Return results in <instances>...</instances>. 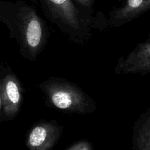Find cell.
<instances>
[{
	"mask_svg": "<svg viewBox=\"0 0 150 150\" xmlns=\"http://www.w3.org/2000/svg\"><path fill=\"white\" fill-rule=\"evenodd\" d=\"M40 89L47 103L60 111L86 114L96 108L95 103L87 94L64 79L51 78L41 83Z\"/></svg>",
	"mask_w": 150,
	"mask_h": 150,
	"instance_id": "1",
	"label": "cell"
},
{
	"mask_svg": "<svg viewBox=\"0 0 150 150\" xmlns=\"http://www.w3.org/2000/svg\"><path fill=\"white\" fill-rule=\"evenodd\" d=\"M16 24L18 26L13 34L20 43L21 51L28 57H35L45 42L44 23L35 10L26 7L19 12Z\"/></svg>",
	"mask_w": 150,
	"mask_h": 150,
	"instance_id": "2",
	"label": "cell"
},
{
	"mask_svg": "<svg viewBox=\"0 0 150 150\" xmlns=\"http://www.w3.org/2000/svg\"><path fill=\"white\" fill-rule=\"evenodd\" d=\"M53 20L68 34L78 35L84 31V20L71 0H45Z\"/></svg>",
	"mask_w": 150,
	"mask_h": 150,
	"instance_id": "3",
	"label": "cell"
},
{
	"mask_svg": "<svg viewBox=\"0 0 150 150\" xmlns=\"http://www.w3.org/2000/svg\"><path fill=\"white\" fill-rule=\"evenodd\" d=\"M63 127L55 121H40L26 134L27 150H51L62 136Z\"/></svg>",
	"mask_w": 150,
	"mask_h": 150,
	"instance_id": "4",
	"label": "cell"
},
{
	"mask_svg": "<svg viewBox=\"0 0 150 150\" xmlns=\"http://www.w3.org/2000/svg\"><path fill=\"white\" fill-rule=\"evenodd\" d=\"M150 72V41L139 44L125 58H120L115 68L117 74H148Z\"/></svg>",
	"mask_w": 150,
	"mask_h": 150,
	"instance_id": "5",
	"label": "cell"
},
{
	"mask_svg": "<svg viewBox=\"0 0 150 150\" xmlns=\"http://www.w3.org/2000/svg\"><path fill=\"white\" fill-rule=\"evenodd\" d=\"M1 96L3 114L9 119L15 118L22 100L21 87L15 75L9 74L1 80Z\"/></svg>",
	"mask_w": 150,
	"mask_h": 150,
	"instance_id": "6",
	"label": "cell"
},
{
	"mask_svg": "<svg viewBox=\"0 0 150 150\" xmlns=\"http://www.w3.org/2000/svg\"><path fill=\"white\" fill-rule=\"evenodd\" d=\"M150 7V0H125L122 5L110 13L108 24L119 27L129 23L147 11Z\"/></svg>",
	"mask_w": 150,
	"mask_h": 150,
	"instance_id": "7",
	"label": "cell"
},
{
	"mask_svg": "<svg viewBox=\"0 0 150 150\" xmlns=\"http://www.w3.org/2000/svg\"><path fill=\"white\" fill-rule=\"evenodd\" d=\"M132 150H150V111L142 114L134 126Z\"/></svg>",
	"mask_w": 150,
	"mask_h": 150,
	"instance_id": "8",
	"label": "cell"
},
{
	"mask_svg": "<svg viewBox=\"0 0 150 150\" xmlns=\"http://www.w3.org/2000/svg\"><path fill=\"white\" fill-rule=\"evenodd\" d=\"M65 150H94V146L89 141L81 140L73 144Z\"/></svg>",
	"mask_w": 150,
	"mask_h": 150,
	"instance_id": "9",
	"label": "cell"
},
{
	"mask_svg": "<svg viewBox=\"0 0 150 150\" xmlns=\"http://www.w3.org/2000/svg\"><path fill=\"white\" fill-rule=\"evenodd\" d=\"M76 1L86 7H90L94 2V0H76Z\"/></svg>",
	"mask_w": 150,
	"mask_h": 150,
	"instance_id": "10",
	"label": "cell"
},
{
	"mask_svg": "<svg viewBox=\"0 0 150 150\" xmlns=\"http://www.w3.org/2000/svg\"><path fill=\"white\" fill-rule=\"evenodd\" d=\"M1 80H0V111L1 110Z\"/></svg>",
	"mask_w": 150,
	"mask_h": 150,
	"instance_id": "11",
	"label": "cell"
}]
</instances>
